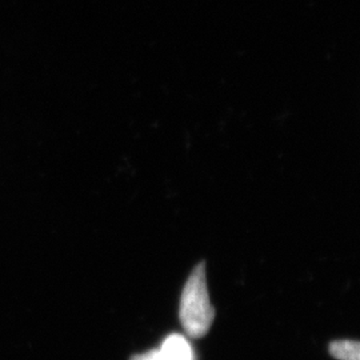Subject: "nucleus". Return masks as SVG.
Segmentation results:
<instances>
[{"label": "nucleus", "instance_id": "4", "mask_svg": "<svg viewBox=\"0 0 360 360\" xmlns=\"http://www.w3.org/2000/svg\"><path fill=\"white\" fill-rule=\"evenodd\" d=\"M131 360H158V349H151V351H147L143 354L134 355Z\"/></svg>", "mask_w": 360, "mask_h": 360}, {"label": "nucleus", "instance_id": "3", "mask_svg": "<svg viewBox=\"0 0 360 360\" xmlns=\"http://www.w3.org/2000/svg\"><path fill=\"white\" fill-rule=\"evenodd\" d=\"M330 354L338 360H360V345L356 340H335Z\"/></svg>", "mask_w": 360, "mask_h": 360}, {"label": "nucleus", "instance_id": "2", "mask_svg": "<svg viewBox=\"0 0 360 360\" xmlns=\"http://www.w3.org/2000/svg\"><path fill=\"white\" fill-rule=\"evenodd\" d=\"M158 360H193V347L183 335H169L158 349Z\"/></svg>", "mask_w": 360, "mask_h": 360}, {"label": "nucleus", "instance_id": "1", "mask_svg": "<svg viewBox=\"0 0 360 360\" xmlns=\"http://www.w3.org/2000/svg\"><path fill=\"white\" fill-rule=\"evenodd\" d=\"M180 322L188 336L203 338L210 331L215 309L207 290L206 264L199 263L184 284L179 309Z\"/></svg>", "mask_w": 360, "mask_h": 360}]
</instances>
